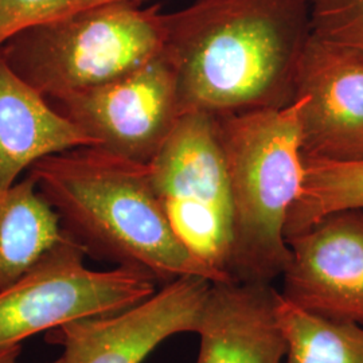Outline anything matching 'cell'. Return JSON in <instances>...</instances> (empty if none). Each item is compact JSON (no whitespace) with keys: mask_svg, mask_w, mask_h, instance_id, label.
<instances>
[{"mask_svg":"<svg viewBox=\"0 0 363 363\" xmlns=\"http://www.w3.org/2000/svg\"><path fill=\"white\" fill-rule=\"evenodd\" d=\"M308 0H195L169 13L183 113L230 116L295 101Z\"/></svg>","mask_w":363,"mask_h":363,"instance_id":"1","label":"cell"},{"mask_svg":"<svg viewBox=\"0 0 363 363\" xmlns=\"http://www.w3.org/2000/svg\"><path fill=\"white\" fill-rule=\"evenodd\" d=\"M27 175L86 256L142 269L162 286L183 276L230 281L174 233L148 164L84 145L39 159Z\"/></svg>","mask_w":363,"mask_h":363,"instance_id":"2","label":"cell"},{"mask_svg":"<svg viewBox=\"0 0 363 363\" xmlns=\"http://www.w3.org/2000/svg\"><path fill=\"white\" fill-rule=\"evenodd\" d=\"M303 103L214 116L233 199V281L272 284L291 259L286 225L304 181Z\"/></svg>","mask_w":363,"mask_h":363,"instance_id":"3","label":"cell"},{"mask_svg":"<svg viewBox=\"0 0 363 363\" xmlns=\"http://www.w3.org/2000/svg\"><path fill=\"white\" fill-rule=\"evenodd\" d=\"M169 13L160 4L106 3L28 27L0 52L48 100L124 77L166 49Z\"/></svg>","mask_w":363,"mask_h":363,"instance_id":"4","label":"cell"},{"mask_svg":"<svg viewBox=\"0 0 363 363\" xmlns=\"http://www.w3.org/2000/svg\"><path fill=\"white\" fill-rule=\"evenodd\" d=\"M148 167L179 241L208 268L233 281L229 274L233 199L216 117L183 113Z\"/></svg>","mask_w":363,"mask_h":363,"instance_id":"5","label":"cell"},{"mask_svg":"<svg viewBox=\"0 0 363 363\" xmlns=\"http://www.w3.org/2000/svg\"><path fill=\"white\" fill-rule=\"evenodd\" d=\"M86 253L69 235L46 252L16 283L0 292V347L60 325L130 308L156 291L142 269L116 267L93 271Z\"/></svg>","mask_w":363,"mask_h":363,"instance_id":"6","label":"cell"},{"mask_svg":"<svg viewBox=\"0 0 363 363\" xmlns=\"http://www.w3.org/2000/svg\"><path fill=\"white\" fill-rule=\"evenodd\" d=\"M105 152L150 164L179 121L178 74L164 52L124 77L49 100Z\"/></svg>","mask_w":363,"mask_h":363,"instance_id":"7","label":"cell"},{"mask_svg":"<svg viewBox=\"0 0 363 363\" xmlns=\"http://www.w3.org/2000/svg\"><path fill=\"white\" fill-rule=\"evenodd\" d=\"M213 281L183 276L113 315L79 319L48 331L62 363H142L166 339L195 333Z\"/></svg>","mask_w":363,"mask_h":363,"instance_id":"8","label":"cell"},{"mask_svg":"<svg viewBox=\"0 0 363 363\" xmlns=\"http://www.w3.org/2000/svg\"><path fill=\"white\" fill-rule=\"evenodd\" d=\"M286 242L281 296L315 315L363 325V208L328 214Z\"/></svg>","mask_w":363,"mask_h":363,"instance_id":"9","label":"cell"},{"mask_svg":"<svg viewBox=\"0 0 363 363\" xmlns=\"http://www.w3.org/2000/svg\"><path fill=\"white\" fill-rule=\"evenodd\" d=\"M304 160L363 159V55L311 34L296 78Z\"/></svg>","mask_w":363,"mask_h":363,"instance_id":"10","label":"cell"},{"mask_svg":"<svg viewBox=\"0 0 363 363\" xmlns=\"http://www.w3.org/2000/svg\"><path fill=\"white\" fill-rule=\"evenodd\" d=\"M277 296L272 284L213 283L196 330L195 363H284Z\"/></svg>","mask_w":363,"mask_h":363,"instance_id":"11","label":"cell"},{"mask_svg":"<svg viewBox=\"0 0 363 363\" xmlns=\"http://www.w3.org/2000/svg\"><path fill=\"white\" fill-rule=\"evenodd\" d=\"M93 142L19 77L0 52V194L45 156Z\"/></svg>","mask_w":363,"mask_h":363,"instance_id":"12","label":"cell"},{"mask_svg":"<svg viewBox=\"0 0 363 363\" xmlns=\"http://www.w3.org/2000/svg\"><path fill=\"white\" fill-rule=\"evenodd\" d=\"M61 222L27 175L0 194V292L16 283L62 237Z\"/></svg>","mask_w":363,"mask_h":363,"instance_id":"13","label":"cell"},{"mask_svg":"<svg viewBox=\"0 0 363 363\" xmlns=\"http://www.w3.org/2000/svg\"><path fill=\"white\" fill-rule=\"evenodd\" d=\"M276 311L286 342L284 363H363V325L306 311L279 292Z\"/></svg>","mask_w":363,"mask_h":363,"instance_id":"14","label":"cell"},{"mask_svg":"<svg viewBox=\"0 0 363 363\" xmlns=\"http://www.w3.org/2000/svg\"><path fill=\"white\" fill-rule=\"evenodd\" d=\"M350 208H363V159L304 160V181L288 214L286 238L301 233L328 214Z\"/></svg>","mask_w":363,"mask_h":363,"instance_id":"15","label":"cell"},{"mask_svg":"<svg viewBox=\"0 0 363 363\" xmlns=\"http://www.w3.org/2000/svg\"><path fill=\"white\" fill-rule=\"evenodd\" d=\"M115 1L150 0H0V48L25 28Z\"/></svg>","mask_w":363,"mask_h":363,"instance_id":"16","label":"cell"},{"mask_svg":"<svg viewBox=\"0 0 363 363\" xmlns=\"http://www.w3.org/2000/svg\"><path fill=\"white\" fill-rule=\"evenodd\" d=\"M312 34L363 55V0H308Z\"/></svg>","mask_w":363,"mask_h":363,"instance_id":"17","label":"cell"},{"mask_svg":"<svg viewBox=\"0 0 363 363\" xmlns=\"http://www.w3.org/2000/svg\"><path fill=\"white\" fill-rule=\"evenodd\" d=\"M22 352V345H10L0 347V363H19L18 358ZM49 363H62L61 358Z\"/></svg>","mask_w":363,"mask_h":363,"instance_id":"18","label":"cell"}]
</instances>
